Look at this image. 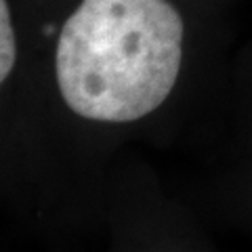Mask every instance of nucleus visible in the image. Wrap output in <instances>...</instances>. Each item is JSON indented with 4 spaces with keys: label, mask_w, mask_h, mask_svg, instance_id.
<instances>
[{
    "label": "nucleus",
    "mask_w": 252,
    "mask_h": 252,
    "mask_svg": "<svg viewBox=\"0 0 252 252\" xmlns=\"http://www.w3.org/2000/svg\"><path fill=\"white\" fill-rule=\"evenodd\" d=\"M15 61H17V40L9 13V2L0 0V80L11 76Z\"/></svg>",
    "instance_id": "f03ea898"
},
{
    "label": "nucleus",
    "mask_w": 252,
    "mask_h": 252,
    "mask_svg": "<svg viewBox=\"0 0 252 252\" xmlns=\"http://www.w3.org/2000/svg\"><path fill=\"white\" fill-rule=\"evenodd\" d=\"M183 38V19L168 0H82L55 51L63 101L86 120H141L175 89Z\"/></svg>",
    "instance_id": "f257e3e1"
}]
</instances>
